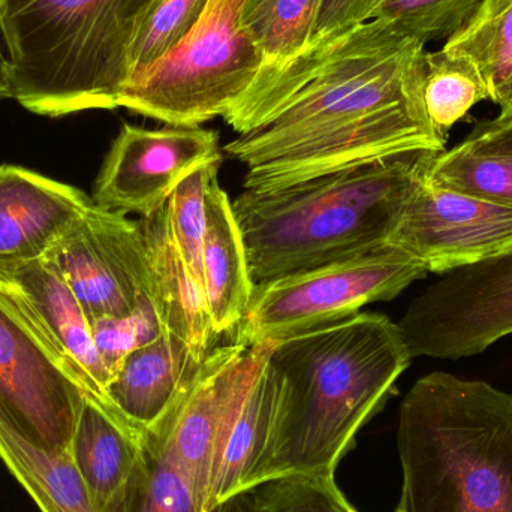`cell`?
Here are the masks:
<instances>
[{
  "instance_id": "cell-28",
  "label": "cell",
  "mask_w": 512,
  "mask_h": 512,
  "mask_svg": "<svg viewBox=\"0 0 512 512\" xmlns=\"http://www.w3.org/2000/svg\"><path fill=\"white\" fill-rule=\"evenodd\" d=\"M210 0H159L129 54V80L167 56L197 26ZM128 80V81H129Z\"/></svg>"
},
{
  "instance_id": "cell-32",
  "label": "cell",
  "mask_w": 512,
  "mask_h": 512,
  "mask_svg": "<svg viewBox=\"0 0 512 512\" xmlns=\"http://www.w3.org/2000/svg\"><path fill=\"white\" fill-rule=\"evenodd\" d=\"M459 147L475 155H512V119L478 123Z\"/></svg>"
},
{
  "instance_id": "cell-11",
  "label": "cell",
  "mask_w": 512,
  "mask_h": 512,
  "mask_svg": "<svg viewBox=\"0 0 512 512\" xmlns=\"http://www.w3.org/2000/svg\"><path fill=\"white\" fill-rule=\"evenodd\" d=\"M426 170L409 194L388 246L438 274L512 248L510 207L432 185L424 177Z\"/></svg>"
},
{
  "instance_id": "cell-25",
  "label": "cell",
  "mask_w": 512,
  "mask_h": 512,
  "mask_svg": "<svg viewBox=\"0 0 512 512\" xmlns=\"http://www.w3.org/2000/svg\"><path fill=\"white\" fill-rule=\"evenodd\" d=\"M427 182L512 209V155H475L456 146L427 165Z\"/></svg>"
},
{
  "instance_id": "cell-17",
  "label": "cell",
  "mask_w": 512,
  "mask_h": 512,
  "mask_svg": "<svg viewBox=\"0 0 512 512\" xmlns=\"http://www.w3.org/2000/svg\"><path fill=\"white\" fill-rule=\"evenodd\" d=\"M138 222L146 240L159 321L204 360L219 336L210 321L204 289L195 282L171 236L167 204Z\"/></svg>"
},
{
  "instance_id": "cell-24",
  "label": "cell",
  "mask_w": 512,
  "mask_h": 512,
  "mask_svg": "<svg viewBox=\"0 0 512 512\" xmlns=\"http://www.w3.org/2000/svg\"><path fill=\"white\" fill-rule=\"evenodd\" d=\"M442 50L471 57L489 84L490 101L501 105L512 84V0H483Z\"/></svg>"
},
{
  "instance_id": "cell-23",
  "label": "cell",
  "mask_w": 512,
  "mask_h": 512,
  "mask_svg": "<svg viewBox=\"0 0 512 512\" xmlns=\"http://www.w3.org/2000/svg\"><path fill=\"white\" fill-rule=\"evenodd\" d=\"M489 84L466 54L439 50L424 59L423 104L439 137L447 134L478 102L490 99Z\"/></svg>"
},
{
  "instance_id": "cell-10",
  "label": "cell",
  "mask_w": 512,
  "mask_h": 512,
  "mask_svg": "<svg viewBox=\"0 0 512 512\" xmlns=\"http://www.w3.org/2000/svg\"><path fill=\"white\" fill-rule=\"evenodd\" d=\"M74 292L89 321L131 315L153 301L140 222L93 201L44 256Z\"/></svg>"
},
{
  "instance_id": "cell-7",
  "label": "cell",
  "mask_w": 512,
  "mask_h": 512,
  "mask_svg": "<svg viewBox=\"0 0 512 512\" xmlns=\"http://www.w3.org/2000/svg\"><path fill=\"white\" fill-rule=\"evenodd\" d=\"M426 265L393 246L331 262L254 286L236 327V343L254 346L294 336L360 313L376 301L393 300Z\"/></svg>"
},
{
  "instance_id": "cell-6",
  "label": "cell",
  "mask_w": 512,
  "mask_h": 512,
  "mask_svg": "<svg viewBox=\"0 0 512 512\" xmlns=\"http://www.w3.org/2000/svg\"><path fill=\"white\" fill-rule=\"evenodd\" d=\"M246 0H210L192 32L120 93L119 107L170 126L224 117L255 83L262 56L242 24Z\"/></svg>"
},
{
  "instance_id": "cell-3",
  "label": "cell",
  "mask_w": 512,
  "mask_h": 512,
  "mask_svg": "<svg viewBox=\"0 0 512 512\" xmlns=\"http://www.w3.org/2000/svg\"><path fill=\"white\" fill-rule=\"evenodd\" d=\"M417 150L283 188L245 189L233 212L254 285L388 246L433 156Z\"/></svg>"
},
{
  "instance_id": "cell-12",
  "label": "cell",
  "mask_w": 512,
  "mask_h": 512,
  "mask_svg": "<svg viewBox=\"0 0 512 512\" xmlns=\"http://www.w3.org/2000/svg\"><path fill=\"white\" fill-rule=\"evenodd\" d=\"M216 161H222L218 132L200 126L144 129L125 123L105 156L92 200L104 209L143 218L162 209L195 167Z\"/></svg>"
},
{
  "instance_id": "cell-18",
  "label": "cell",
  "mask_w": 512,
  "mask_h": 512,
  "mask_svg": "<svg viewBox=\"0 0 512 512\" xmlns=\"http://www.w3.org/2000/svg\"><path fill=\"white\" fill-rule=\"evenodd\" d=\"M207 227L203 248V279L207 309L219 337L233 333L254 292L248 256L233 203L213 180L207 192Z\"/></svg>"
},
{
  "instance_id": "cell-36",
  "label": "cell",
  "mask_w": 512,
  "mask_h": 512,
  "mask_svg": "<svg viewBox=\"0 0 512 512\" xmlns=\"http://www.w3.org/2000/svg\"><path fill=\"white\" fill-rule=\"evenodd\" d=\"M3 53L0 50V99L3 98V77H2Z\"/></svg>"
},
{
  "instance_id": "cell-19",
  "label": "cell",
  "mask_w": 512,
  "mask_h": 512,
  "mask_svg": "<svg viewBox=\"0 0 512 512\" xmlns=\"http://www.w3.org/2000/svg\"><path fill=\"white\" fill-rule=\"evenodd\" d=\"M99 512L128 483L141 453V432L87 394L68 450Z\"/></svg>"
},
{
  "instance_id": "cell-21",
  "label": "cell",
  "mask_w": 512,
  "mask_h": 512,
  "mask_svg": "<svg viewBox=\"0 0 512 512\" xmlns=\"http://www.w3.org/2000/svg\"><path fill=\"white\" fill-rule=\"evenodd\" d=\"M102 512H204L203 504L161 436L141 432L137 465Z\"/></svg>"
},
{
  "instance_id": "cell-34",
  "label": "cell",
  "mask_w": 512,
  "mask_h": 512,
  "mask_svg": "<svg viewBox=\"0 0 512 512\" xmlns=\"http://www.w3.org/2000/svg\"><path fill=\"white\" fill-rule=\"evenodd\" d=\"M26 2L27 0H0V17L11 14Z\"/></svg>"
},
{
  "instance_id": "cell-1",
  "label": "cell",
  "mask_w": 512,
  "mask_h": 512,
  "mask_svg": "<svg viewBox=\"0 0 512 512\" xmlns=\"http://www.w3.org/2000/svg\"><path fill=\"white\" fill-rule=\"evenodd\" d=\"M426 45L370 20L258 81L225 114L243 188H283L417 150H444L423 104Z\"/></svg>"
},
{
  "instance_id": "cell-13",
  "label": "cell",
  "mask_w": 512,
  "mask_h": 512,
  "mask_svg": "<svg viewBox=\"0 0 512 512\" xmlns=\"http://www.w3.org/2000/svg\"><path fill=\"white\" fill-rule=\"evenodd\" d=\"M0 282L20 298L45 336L80 376L89 396L110 408V372L93 342L89 318L66 280L44 259H35L3 265Z\"/></svg>"
},
{
  "instance_id": "cell-5",
  "label": "cell",
  "mask_w": 512,
  "mask_h": 512,
  "mask_svg": "<svg viewBox=\"0 0 512 512\" xmlns=\"http://www.w3.org/2000/svg\"><path fill=\"white\" fill-rule=\"evenodd\" d=\"M159 0H27L0 17L3 98L38 116L116 110L129 54Z\"/></svg>"
},
{
  "instance_id": "cell-9",
  "label": "cell",
  "mask_w": 512,
  "mask_h": 512,
  "mask_svg": "<svg viewBox=\"0 0 512 512\" xmlns=\"http://www.w3.org/2000/svg\"><path fill=\"white\" fill-rule=\"evenodd\" d=\"M411 358L459 360L512 334V248L442 274L397 322Z\"/></svg>"
},
{
  "instance_id": "cell-15",
  "label": "cell",
  "mask_w": 512,
  "mask_h": 512,
  "mask_svg": "<svg viewBox=\"0 0 512 512\" xmlns=\"http://www.w3.org/2000/svg\"><path fill=\"white\" fill-rule=\"evenodd\" d=\"M203 361L180 337L164 331L123 360L108 384V405L138 432L155 429Z\"/></svg>"
},
{
  "instance_id": "cell-26",
  "label": "cell",
  "mask_w": 512,
  "mask_h": 512,
  "mask_svg": "<svg viewBox=\"0 0 512 512\" xmlns=\"http://www.w3.org/2000/svg\"><path fill=\"white\" fill-rule=\"evenodd\" d=\"M222 161L195 167L171 192L167 201L168 224L177 249L185 259L195 282L204 289L203 248L206 237L207 192L218 179ZM206 295V294H204Z\"/></svg>"
},
{
  "instance_id": "cell-20",
  "label": "cell",
  "mask_w": 512,
  "mask_h": 512,
  "mask_svg": "<svg viewBox=\"0 0 512 512\" xmlns=\"http://www.w3.org/2000/svg\"><path fill=\"white\" fill-rule=\"evenodd\" d=\"M0 459L42 512H99L69 453H47L0 427Z\"/></svg>"
},
{
  "instance_id": "cell-16",
  "label": "cell",
  "mask_w": 512,
  "mask_h": 512,
  "mask_svg": "<svg viewBox=\"0 0 512 512\" xmlns=\"http://www.w3.org/2000/svg\"><path fill=\"white\" fill-rule=\"evenodd\" d=\"M268 354L240 394L222 430L206 512L248 489L249 480L267 450L276 423L280 390Z\"/></svg>"
},
{
  "instance_id": "cell-31",
  "label": "cell",
  "mask_w": 512,
  "mask_h": 512,
  "mask_svg": "<svg viewBox=\"0 0 512 512\" xmlns=\"http://www.w3.org/2000/svg\"><path fill=\"white\" fill-rule=\"evenodd\" d=\"M384 0H322L309 48L321 47L373 20Z\"/></svg>"
},
{
  "instance_id": "cell-8",
  "label": "cell",
  "mask_w": 512,
  "mask_h": 512,
  "mask_svg": "<svg viewBox=\"0 0 512 512\" xmlns=\"http://www.w3.org/2000/svg\"><path fill=\"white\" fill-rule=\"evenodd\" d=\"M87 390L20 298L0 282V427L68 453Z\"/></svg>"
},
{
  "instance_id": "cell-30",
  "label": "cell",
  "mask_w": 512,
  "mask_h": 512,
  "mask_svg": "<svg viewBox=\"0 0 512 512\" xmlns=\"http://www.w3.org/2000/svg\"><path fill=\"white\" fill-rule=\"evenodd\" d=\"M90 327L99 357L111 379L131 352L153 342L165 331L152 300H144L131 315L93 319Z\"/></svg>"
},
{
  "instance_id": "cell-33",
  "label": "cell",
  "mask_w": 512,
  "mask_h": 512,
  "mask_svg": "<svg viewBox=\"0 0 512 512\" xmlns=\"http://www.w3.org/2000/svg\"><path fill=\"white\" fill-rule=\"evenodd\" d=\"M210 512H258L254 487H249V489L230 496Z\"/></svg>"
},
{
  "instance_id": "cell-2",
  "label": "cell",
  "mask_w": 512,
  "mask_h": 512,
  "mask_svg": "<svg viewBox=\"0 0 512 512\" xmlns=\"http://www.w3.org/2000/svg\"><path fill=\"white\" fill-rule=\"evenodd\" d=\"M411 360L396 322L382 313L360 312L271 342L279 406L248 489L288 475H334Z\"/></svg>"
},
{
  "instance_id": "cell-22",
  "label": "cell",
  "mask_w": 512,
  "mask_h": 512,
  "mask_svg": "<svg viewBox=\"0 0 512 512\" xmlns=\"http://www.w3.org/2000/svg\"><path fill=\"white\" fill-rule=\"evenodd\" d=\"M321 2L246 0L242 24L262 56V69L255 83L282 71L307 50Z\"/></svg>"
},
{
  "instance_id": "cell-35",
  "label": "cell",
  "mask_w": 512,
  "mask_h": 512,
  "mask_svg": "<svg viewBox=\"0 0 512 512\" xmlns=\"http://www.w3.org/2000/svg\"><path fill=\"white\" fill-rule=\"evenodd\" d=\"M498 117L501 119H512V86L510 92H508L507 98L502 102L501 114Z\"/></svg>"
},
{
  "instance_id": "cell-14",
  "label": "cell",
  "mask_w": 512,
  "mask_h": 512,
  "mask_svg": "<svg viewBox=\"0 0 512 512\" xmlns=\"http://www.w3.org/2000/svg\"><path fill=\"white\" fill-rule=\"evenodd\" d=\"M92 203L74 186L0 165V267L44 258Z\"/></svg>"
},
{
  "instance_id": "cell-27",
  "label": "cell",
  "mask_w": 512,
  "mask_h": 512,
  "mask_svg": "<svg viewBox=\"0 0 512 512\" xmlns=\"http://www.w3.org/2000/svg\"><path fill=\"white\" fill-rule=\"evenodd\" d=\"M483 0H384L373 20L390 24L397 33L427 42L450 39L474 17Z\"/></svg>"
},
{
  "instance_id": "cell-29",
  "label": "cell",
  "mask_w": 512,
  "mask_h": 512,
  "mask_svg": "<svg viewBox=\"0 0 512 512\" xmlns=\"http://www.w3.org/2000/svg\"><path fill=\"white\" fill-rule=\"evenodd\" d=\"M254 489L258 512H358L334 483V475H288Z\"/></svg>"
},
{
  "instance_id": "cell-4",
  "label": "cell",
  "mask_w": 512,
  "mask_h": 512,
  "mask_svg": "<svg viewBox=\"0 0 512 512\" xmlns=\"http://www.w3.org/2000/svg\"><path fill=\"white\" fill-rule=\"evenodd\" d=\"M397 512H512V394L445 372L400 406Z\"/></svg>"
}]
</instances>
